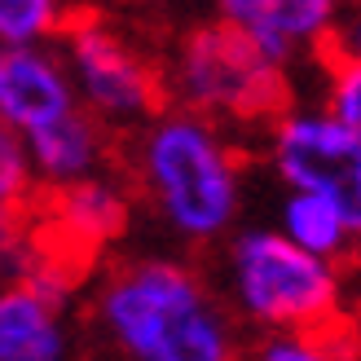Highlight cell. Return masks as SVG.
I'll return each mask as SVG.
<instances>
[{
    "label": "cell",
    "mask_w": 361,
    "mask_h": 361,
    "mask_svg": "<svg viewBox=\"0 0 361 361\" xmlns=\"http://www.w3.org/2000/svg\"><path fill=\"white\" fill-rule=\"evenodd\" d=\"M88 317L115 361H238L233 309L176 256L115 260L93 286Z\"/></svg>",
    "instance_id": "1"
},
{
    "label": "cell",
    "mask_w": 361,
    "mask_h": 361,
    "mask_svg": "<svg viewBox=\"0 0 361 361\" xmlns=\"http://www.w3.org/2000/svg\"><path fill=\"white\" fill-rule=\"evenodd\" d=\"M133 185L176 243L212 247L238 225L243 150L225 123L185 106H164L133 133Z\"/></svg>",
    "instance_id": "2"
},
{
    "label": "cell",
    "mask_w": 361,
    "mask_h": 361,
    "mask_svg": "<svg viewBox=\"0 0 361 361\" xmlns=\"http://www.w3.org/2000/svg\"><path fill=\"white\" fill-rule=\"evenodd\" d=\"M229 309L243 322L274 331L335 326L344 309V264L295 247L282 229H243L225 251Z\"/></svg>",
    "instance_id": "3"
},
{
    "label": "cell",
    "mask_w": 361,
    "mask_h": 361,
    "mask_svg": "<svg viewBox=\"0 0 361 361\" xmlns=\"http://www.w3.org/2000/svg\"><path fill=\"white\" fill-rule=\"evenodd\" d=\"M164 84L172 106L198 111L225 128L238 123L269 128L291 106V71L264 58L243 31L221 18L180 35L164 66Z\"/></svg>",
    "instance_id": "4"
},
{
    "label": "cell",
    "mask_w": 361,
    "mask_h": 361,
    "mask_svg": "<svg viewBox=\"0 0 361 361\" xmlns=\"http://www.w3.org/2000/svg\"><path fill=\"white\" fill-rule=\"evenodd\" d=\"M58 49L75 80L80 106L111 133H137L168 106L164 66L150 62L106 13L80 9L62 31Z\"/></svg>",
    "instance_id": "5"
},
{
    "label": "cell",
    "mask_w": 361,
    "mask_h": 361,
    "mask_svg": "<svg viewBox=\"0 0 361 361\" xmlns=\"http://www.w3.org/2000/svg\"><path fill=\"white\" fill-rule=\"evenodd\" d=\"M264 159L282 190L326 198L361 247V133L322 106H286L264 128Z\"/></svg>",
    "instance_id": "6"
},
{
    "label": "cell",
    "mask_w": 361,
    "mask_h": 361,
    "mask_svg": "<svg viewBox=\"0 0 361 361\" xmlns=\"http://www.w3.org/2000/svg\"><path fill=\"white\" fill-rule=\"evenodd\" d=\"M344 0H212L221 23L243 31L264 58L291 71L300 58H317Z\"/></svg>",
    "instance_id": "7"
},
{
    "label": "cell",
    "mask_w": 361,
    "mask_h": 361,
    "mask_svg": "<svg viewBox=\"0 0 361 361\" xmlns=\"http://www.w3.org/2000/svg\"><path fill=\"white\" fill-rule=\"evenodd\" d=\"M71 111H80V93L58 44H31V49L0 44V119L9 128L27 137Z\"/></svg>",
    "instance_id": "8"
},
{
    "label": "cell",
    "mask_w": 361,
    "mask_h": 361,
    "mask_svg": "<svg viewBox=\"0 0 361 361\" xmlns=\"http://www.w3.org/2000/svg\"><path fill=\"white\" fill-rule=\"evenodd\" d=\"M128 216H133V190L111 172L49 190V233L66 247V256L106 251L115 238H123Z\"/></svg>",
    "instance_id": "9"
},
{
    "label": "cell",
    "mask_w": 361,
    "mask_h": 361,
    "mask_svg": "<svg viewBox=\"0 0 361 361\" xmlns=\"http://www.w3.org/2000/svg\"><path fill=\"white\" fill-rule=\"evenodd\" d=\"M66 304L23 278H0V361H75Z\"/></svg>",
    "instance_id": "10"
},
{
    "label": "cell",
    "mask_w": 361,
    "mask_h": 361,
    "mask_svg": "<svg viewBox=\"0 0 361 361\" xmlns=\"http://www.w3.org/2000/svg\"><path fill=\"white\" fill-rule=\"evenodd\" d=\"M23 141H27L35 185H44V190H62L84 176H97L106 172V159H111V128L102 119H93L84 106L27 133Z\"/></svg>",
    "instance_id": "11"
},
{
    "label": "cell",
    "mask_w": 361,
    "mask_h": 361,
    "mask_svg": "<svg viewBox=\"0 0 361 361\" xmlns=\"http://www.w3.org/2000/svg\"><path fill=\"white\" fill-rule=\"evenodd\" d=\"M278 229L295 247L313 251V256H322V260H335V264H348L361 251L357 238H353V229L344 225V216H339L326 198L304 194V190H286L282 194V203H278Z\"/></svg>",
    "instance_id": "12"
},
{
    "label": "cell",
    "mask_w": 361,
    "mask_h": 361,
    "mask_svg": "<svg viewBox=\"0 0 361 361\" xmlns=\"http://www.w3.org/2000/svg\"><path fill=\"white\" fill-rule=\"evenodd\" d=\"M75 13H80L75 0H0V44L5 49L58 44Z\"/></svg>",
    "instance_id": "13"
},
{
    "label": "cell",
    "mask_w": 361,
    "mask_h": 361,
    "mask_svg": "<svg viewBox=\"0 0 361 361\" xmlns=\"http://www.w3.org/2000/svg\"><path fill=\"white\" fill-rule=\"evenodd\" d=\"M251 361H357V344L339 326L317 331H274L264 335Z\"/></svg>",
    "instance_id": "14"
},
{
    "label": "cell",
    "mask_w": 361,
    "mask_h": 361,
    "mask_svg": "<svg viewBox=\"0 0 361 361\" xmlns=\"http://www.w3.org/2000/svg\"><path fill=\"white\" fill-rule=\"evenodd\" d=\"M35 190L40 185H35L31 159H27V141L18 128L0 119V212H27Z\"/></svg>",
    "instance_id": "15"
},
{
    "label": "cell",
    "mask_w": 361,
    "mask_h": 361,
    "mask_svg": "<svg viewBox=\"0 0 361 361\" xmlns=\"http://www.w3.org/2000/svg\"><path fill=\"white\" fill-rule=\"evenodd\" d=\"M322 111L361 133V62L322 58Z\"/></svg>",
    "instance_id": "16"
},
{
    "label": "cell",
    "mask_w": 361,
    "mask_h": 361,
    "mask_svg": "<svg viewBox=\"0 0 361 361\" xmlns=\"http://www.w3.org/2000/svg\"><path fill=\"white\" fill-rule=\"evenodd\" d=\"M317 58H353L361 62V0H344L339 5V18L326 35V49Z\"/></svg>",
    "instance_id": "17"
},
{
    "label": "cell",
    "mask_w": 361,
    "mask_h": 361,
    "mask_svg": "<svg viewBox=\"0 0 361 361\" xmlns=\"http://www.w3.org/2000/svg\"><path fill=\"white\" fill-rule=\"evenodd\" d=\"M119 5H133V0H75V9H93V13H111Z\"/></svg>",
    "instance_id": "18"
}]
</instances>
